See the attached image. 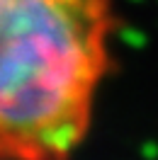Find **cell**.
Returning a JSON list of instances; mask_svg holds the SVG:
<instances>
[{"label":"cell","instance_id":"1","mask_svg":"<svg viewBox=\"0 0 158 160\" xmlns=\"http://www.w3.org/2000/svg\"><path fill=\"white\" fill-rule=\"evenodd\" d=\"M112 32V0H0V160L76 158Z\"/></svg>","mask_w":158,"mask_h":160}]
</instances>
